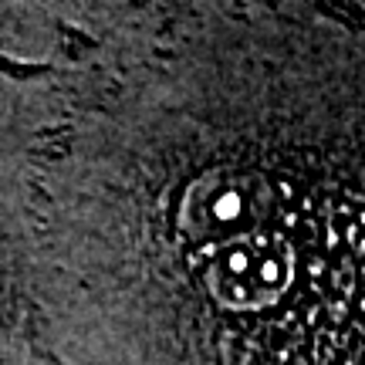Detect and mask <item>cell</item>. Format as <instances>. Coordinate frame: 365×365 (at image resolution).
Masks as SVG:
<instances>
[{
    "instance_id": "6da1fadb",
    "label": "cell",
    "mask_w": 365,
    "mask_h": 365,
    "mask_svg": "<svg viewBox=\"0 0 365 365\" xmlns=\"http://www.w3.org/2000/svg\"><path fill=\"white\" fill-rule=\"evenodd\" d=\"M24 291L58 365H365V38L277 4H58Z\"/></svg>"
}]
</instances>
